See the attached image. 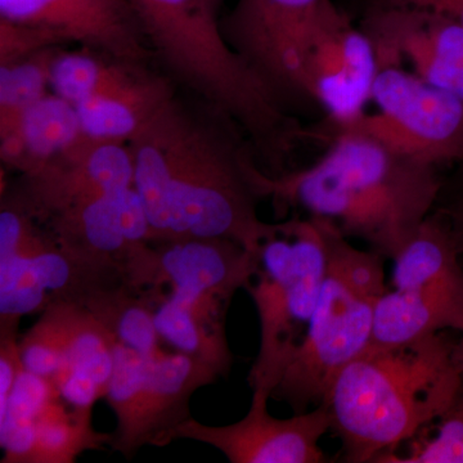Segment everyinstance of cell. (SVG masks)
<instances>
[{
	"instance_id": "6da1fadb",
	"label": "cell",
	"mask_w": 463,
	"mask_h": 463,
	"mask_svg": "<svg viewBox=\"0 0 463 463\" xmlns=\"http://www.w3.org/2000/svg\"><path fill=\"white\" fill-rule=\"evenodd\" d=\"M151 242L224 239L258 254L281 223H264L269 173L239 125L205 102L173 99L128 143Z\"/></svg>"
},
{
	"instance_id": "7a4b0ae2",
	"label": "cell",
	"mask_w": 463,
	"mask_h": 463,
	"mask_svg": "<svg viewBox=\"0 0 463 463\" xmlns=\"http://www.w3.org/2000/svg\"><path fill=\"white\" fill-rule=\"evenodd\" d=\"M328 146L313 165L268 175L265 194L281 207L327 219L349 239L394 258L437 207L440 167L405 154L361 124L321 128Z\"/></svg>"
},
{
	"instance_id": "3957f363",
	"label": "cell",
	"mask_w": 463,
	"mask_h": 463,
	"mask_svg": "<svg viewBox=\"0 0 463 463\" xmlns=\"http://www.w3.org/2000/svg\"><path fill=\"white\" fill-rule=\"evenodd\" d=\"M456 340L443 332L365 350L332 381L325 403L344 461L377 462L416 437L452 403L463 383Z\"/></svg>"
},
{
	"instance_id": "277c9868",
	"label": "cell",
	"mask_w": 463,
	"mask_h": 463,
	"mask_svg": "<svg viewBox=\"0 0 463 463\" xmlns=\"http://www.w3.org/2000/svg\"><path fill=\"white\" fill-rule=\"evenodd\" d=\"M167 76L231 118L269 167L288 163L306 128L225 41L205 0H130Z\"/></svg>"
},
{
	"instance_id": "5b68a950",
	"label": "cell",
	"mask_w": 463,
	"mask_h": 463,
	"mask_svg": "<svg viewBox=\"0 0 463 463\" xmlns=\"http://www.w3.org/2000/svg\"><path fill=\"white\" fill-rule=\"evenodd\" d=\"M323 222L328 263L321 294L306 339L272 392L295 413L322 404L335 377L367 350L377 304L389 288L385 257L356 249L336 224Z\"/></svg>"
},
{
	"instance_id": "8992f818",
	"label": "cell",
	"mask_w": 463,
	"mask_h": 463,
	"mask_svg": "<svg viewBox=\"0 0 463 463\" xmlns=\"http://www.w3.org/2000/svg\"><path fill=\"white\" fill-rule=\"evenodd\" d=\"M325 222L319 216L289 219L265 241L248 286L260 321V349L249 374L252 392H267L281 381L301 345L327 270Z\"/></svg>"
},
{
	"instance_id": "52a82bcc",
	"label": "cell",
	"mask_w": 463,
	"mask_h": 463,
	"mask_svg": "<svg viewBox=\"0 0 463 463\" xmlns=\"http://www.w3.org/2000/svg\"><path fill=\"white\" fill-rule=\"evenodd\" d=\"M463 257L452 224L435 207L392 258L367 350L388 349L446 330L463 332Z\"/></svg>"
},
{
	"instance_id": "ba28073f",
	"label": "cell",
	"mask_w": 463,
	"mask_h": 463,
	"mask_svg": "<svg viewBox=\"0 0 463 463\" xmlns=\"http://www.w3.org/2000/svg\"><path fill=\"white\" fill-rule=\"evenodd\" d=\"M219 377L205 362L182 352L118 359L105 397L118 420L109 447L132 459L145 446L172 443L174 429L192 417V395Z\"/></svg>"
},
{
	"instance_id": "9c48e42d",
	"label": "cell",
	"mask_w": 463,
	"mask_h": 463,
	"mask_svg": "<svg viewBox=\"0 0 463 463\" xmlns=\"http://www.w3.org/2000/svg\"><path fill=\"white\" fill-rule=\"evenodd\" d=\"M377 72L367 33L332 0H319L298 41L295 84L300 99L325 109L323 128L350 124L365 114Z\"/></svg>"
},
{
	"instance_id": "30bf717a",
	"label": "cell",
	"mask_w": 463,
	"mask_h": 463,
	"mask_svg": "<svg viewBox=\"0 0 463 463\" xmlns=\"http://www.w3.org/2000/svg\"><path fill=\"white\" fill-rule=\"evenodd\" d=\"M371 100L380 111L356 123L412 156L441 167L463 160V99L402 66L380 67Z\"/></svg>"
},
{
	"instance_id": "8fae6325",
	"label": "cell",
	"mask_w": 463,
	"mask_h": 463,
	"mask_svg": "<svg viewBox=\"0 0 463 463\" xmlns=\"http://www.w3.org/2000/svg\"><path fill=\"white\" fill-rule=\"evenodd\" d=\"M270 395L255 390L251 407L239 422L203 425L194 417L174 429L170 440L190 439L221 450L232 463H321L327 457L319 447L331 430L330 411L325 403L291 419H276L268 412Z\"/></svg>"
},
{
	"instance_id": "7c38bea8",
	"label": "cell",
	"mask_w": 463,
	"mask_h": 463,
	"mask_svg": "<svg viewBox=\"0 0 463 463\" xmlns=\"http://www.w3.org/2000/svg\"><path fill=\"white\" fill-rule=\"evenodd\" d=\"M359 26L376 51L377 63L410 66L426 83L463 99V25L453 18L408 7L368 8Z\"/></svg>"
},
{
	"instance_id": "4fadbf2b",
	"label": "cell",
	"mask_w": 463,
	"mask_h": 463,
	"mask_svg": "<svg viewBox=\"0 0 463 463\" xmlns=\"http://www.w3.org/2000/svg\"><path fill=\"white\" fill-rule=\"evenodd\" d=\"M14 197L39 222L78 205L134 187L133 155L128 143L81 136L36 172L21 176Z\"/></svg>"
},
{
	"instance_id": "5bb4252c",
	"label": "cell",
	"mask_w": 463,
	"mask_h": 463,
	"mask_svg": "<svg viewBox=\"0 0 463 463\" xmlns=\"http://www.w3.org/2000/svg\"><path fill=\"white\" fill-rule=\"evenodd\" d=\"M0 18L125 62L154 57L130 0H0Z\"/></svg>"
},
{
	"instance_id": "9a60e30c",
	"label": "cell",
	"mask_w": 463,
	"mask_h": 463,
	"mask_svg": "<svg viewBox=\"0 0 463 463\" xmlns=\"http://www.w3.org/2000/svg\"><path fill=\"white\" fill-rule=\"evenodd\" d=\"M319 0H239L221 24L232 50L277 99H300L295 57L301 33Z\"/></svg>"
},
{
	"instance_id": "2e32d148",
	"label": "cell",
	"mask_w": 463,
	"mask_h": 463,
	"mask_svg": "<svg viewBox=\"0 0 463 463\" xmlns=\"http://www.w3.org/2000/svg\"><path fill=\"white\" fill-rule=\"evenodd\" d=\"M155 286L163 291H184L231 301L240 288H248L258 254L234 241L182 239L152 243Z\"/></svg>"
},
{
	"instance_id": "e0dca14e",
	"label": "cell",
	"mask_w": 463,
	"mask_h": 463,
	"mask_svg": "<svg viewBox=\"0 0 463 463\" xmlns=\"http://www.w3.org/2000/svg\"><path fill=\"white\" fill-rule=\"evenodd\" d=\"M175 97L169 76L129 63L114 81L76 103L81 132L97 141L129 143Z\"/></svg>"
},
{
	"instance_id": "ac0fdd59",
	"label": "cell",
	"mask_w": 463,
	"mask_h": 463,
	"mask_svg": "<svg viewBox=\"0 0 463 463\" xmlns=\"http://www.w3.org/2000/svg\"><path fill=\"white\" fill-rule=\"evenodd\" d=\"M231 301L184 291H169L158 303L155 322L161 339L228 376L233 356L225 336Z\"/></svg>"
},
{
	"instance_id": "d6986e66",
	"label": "cell",
	"mask_w": 463,
	"mask_h": 463,
	"mask_svg": "<svg viewBox=\"0 0 463 463\" xmlns=\"http://www.w3.org/2000/svg\"><path fill=\"white\" fill-rule=\"evenodd\" d=\"M81 136L75 106L54 93L47 94L27 109L16 129L0 137V157L25 175L71 147Z\"/></svg>"
},
{
	"instance_id": "ffe728a7",
	"label": "cell",
	"mask_w": 463,
	"mask_h": 463,
	"mask_svg": "<svg viewBox=\"0 0 463 463\" xmlns=\"http://www.w3.org/2000/svg\"><path fill=\"white\" fill-rule=\"evenodd\" d=\"M120 192L84 201L43 223L48 224L47 230L62 248L83 257L114 263L124 274L133 252L143 243L133 245L125 234L118 205Z\"/></svg>"
},
{
	"instance_id": "44dd1931",
	"label": "cell",
	"mask_w": 463,
	"mask_h": 463,
	"mask_svg": "<svg viewBox=\"0 0 463 463\" xmlns=\"http://www.w3.org/2000/svg\"><path fill=\"white\" fill-rule=\"evenodd\" d=\"M114 434L94 430L91 410L74 408L62 397L48 402L33 420L30 463H71L85 450L111 446Z\"/></svg>"
},
{
	"instance_id": "7402d4cb",
	"label": "cell",
	"mask_w": 463,
	"mask_h": 463,
	"mask_svg": "<svg viewBox=\"0 0 463 463\" xmlns=\"http://www.w3.org/2000/svg\"><path fill=\"white\" fill-rule=\"evenodd\" d=\"M154 304L157 300L151 295L121 286L100 292L83 307L114 335L118 343L142 354L154 355L164 350L155 322Z\"/></svg>"
},
{
	"instance_id": "603a6c76",
	"label": "cell",
	"mask_w": 463,
	"mask_h": 463,
	"mask_svg": "<svg viewBox=\"0 0 463 463\" xmlns=\"http://www.w3.org/2000/svg\"><path fill=\"white\" fill-rule=\"evenodd\" d=\"M61 47L0 66V137L16 129L24 114L50 87L51 67Z\"/></svg>"
},
{
	"instance_id": "cb8c5ba5",
	"label": "cell",
	"mask_w": 463,
	"mask_h": 463,
	"mask_svg": "<svg viewBox=\"0 0 463 463\" xmlns=\"http://www.w3.org/2000/svg\"><path fill=\"white\" fill-rule=\"evenodd\" d=\"M410 449L379 463H463V383L446 411L408 440Z\"/></svg>"
},
{
	"instance_id": "d4e9b609",
	"label": "cell",
	"mask_w": 463,
	"mask_h": 463,
	"mask_svg": "<svg viewBox=\"0 0 463 463\" xmlns=\"http://www.w3.org/2000/svg\"><path fill=\"white\" fill-rule=\"evenodd\" d=\"M61 45L50 33L0 18V66Z\"/></svg>"
},
{
	"instance_id": "484cf974",
	"label": "cell",
	"mask_w": 463,
	"mask_h": 463,
	"mask_svg": "<svg viewBox=\"0 0 463 463\" xmlns=\"http://www.w3.org/2000/svg\"><path fill=\"white\" fill-rule=\"evenodd\" d=\"M25 370L21 359L16 328L0 330V420L7 412L9 399L18 376Z\"/></svg>"
},
{
	"instance_id": "4316f807",
	"label": "cell",
	"mask_w": 463,
	"mask_h": 463,
	"mask_svg": "<svg viewBox=\"0 0 463 463\" xmlns=\"http://www.w3.org/2000/svg\"><path fill=\"white\" fill-rule=\"evenodd\" d=\"M362 11L368 8L408 7L437 12L463 25V0H362Z\"/></svg>"
},
{
	"instance_id": "83f0119b",
	"label": "cell",
	"mask_w": 463,
	"mask_h": 463,
	"mask_svg": "<svg viewBox=\"0 0 463 463\" xmlns=\"http://www.w3.org/2000/svg\"><path fill=\"white\" fill-rule=\"evenodd\" d=\"M437 209L446 214L448 221L452 224L463 254V190L456 188L453 194H441Z\"/></svg>"
},
{
	"instance_id": "f1b7e54d",
	"label": "cell",
	"mask_w": 463,
	"mask_h": 463,
	"mask_svg": "<svg viewBox=\"0 0 463 463\" xmlns=\"http://www.w3.org/2000/svg\"><path fill=\"white\" fill-rule=\"evenodd\" d=\"M455 359L457 365L463 373V332L461 339L456 341Z\"/></svg>"
},
{
	"instance_id": "f546056e",
	"label": "cell",
	"mask_w": 463,
	"mask_h": 463,
	"mask_svg": "<svg viewBox=\"0 0 463 463\" xmlns=\"http://www.w3.org/2000/svg\"><path fill=\"white\" fill-rule=\"evenodd\" d=\"M457 172L455 175L456 188H461L463 190V160L456 164Z\"/></svg>"
},
{
	"instance_id": "4dcf8cb0",
	"label": "cell",
	"mask_w": 463,
	"mask_h": 463,
	"mask_svg": "<svg viewBox=\"0 0 463 463\" xmlns=\"http://www.w3.org/2000/svg\"><path fill=\"white\" fill-rule=\"evenodd\" d=\"M205 2L207 3V5L213 9V11L218 14L219 5H221V3L223 2V0H205Z\"/></svg>"
}]
</instances>
